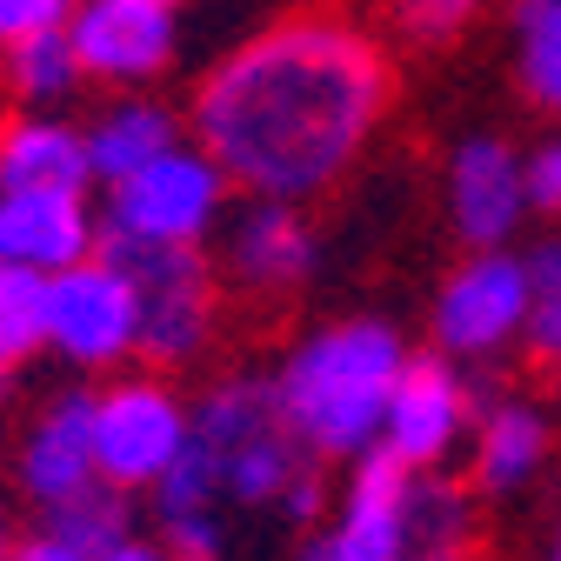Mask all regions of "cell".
Segmentation results:
<instances>
[{"instance_id":"1","label":"cell","mask_w":561,"mask_h":561,"mask_svg":"<svg viewBox=\"0 0 561 561\" xmlns=\"http://www.w3.org/2000/svg\"><path fill=\"white\" fill-rule=\"evenodd\" d=\"M388 107V54L347 14H295L228 54L194 94L207 161L261 201H301L347 174Z\"/></svg>"},{"instance_id":"2","label":"cell","mask_w":561,"mask_h":561,"mask_svg":"<svg viewBox=\"0 0 561 561\" xmlns=\"http://www.w3.org/2000/svg\"><path fill=\"white\" fill-rule=\"evenodd\" d=\"M401 368H408V355H401L394 328H381V321H341V328L308 334L288 355V368L274 375L295 442L308 455L375 448Z\"/></svg>"},{"instance_id":"3","label":"cell","mask_w":561,"mask_h":561,"mask_svg":"<svg viewBox=\"0 0 561 561\" xmlns=\"http://www.w3.org/2000/svg\"><path fill=\"white\" fill-rule=\"evenodd\" d=\"M187 442L207 455L221 495L234 502H280V488L301 474V442L288 428V408L267 375H228L215 381L194 414H187Z\"/></svg>"},{"instance_id":"4","label":"cell","mask_w":561,"mask_h":561,"mask_svg":"<svg viewBox=\"0 0 561 561\" xmlns=\"http://www.w3.org/2000/svg\"><path fill=\"white\" fill-rule=\"evenodd\" d=\"M94 254L114 261L134 288V347L154 368L194 362L207 334H215V274H207L201 248L187 241H140L121 228L94 234Z\"/></svg>"},{"instance_id":"5","label":"cell","mask_w":561,"mask_h":561,"mask_svg":"<svg viewBox=\"0 0 561 561\" xmlns=\"http://www.w3.org/2000/svg\"><path fill=\"white\" fill-rule=\"evenodd\" d=\"M187 442V414L161 381H114L94 394V474L114 488H154Z\"/></svg>"},{"instance_id":"6","label":"cell","mask_w":561,"mask_h":561,"mask_svg":"<svg viewBox=\"0 0 561 561\" xmlns=\"http://www.w3.org/2000/svg\"><path fill=\"white\" fill-rule=\"evenodd\" d=\"M221 168L207 161V154H154L140 174H127L114 187V207H107V228L121 234H140V241H201L207 221H215V207H221Z\"/></svg>"},{"instance_id":"7","label":"cell","mask_w":561,"mask_h":561,"mask_svg":"<svg viewBox=\"0 0 561 561\" xmlns=\"http://www.w3.org/2000/svg\"><path fill=\"white\" fill-rule=\"evenodd\" d=\"M47 341L81 368L121 362L134 347V288H127V274L114 261H101V254L47 274Z\"/></svg>"},{"instance_id":"8","label":"cell","mask_w":561,"mask_h":561,"mask_svg":"<svg viewBox=\"0 0 561 561\" xmlns=\"http://www.w3.org/2000/svg\"><path fill=\"white\" fill-rule=\"evenodd\" d=\"M535 295H528V274L522 261L508 254H474L448 288H442V308H435V341L448 355H488L502 347L508 334H522Z\"/></svg>"},{"instance_id":"9","label":"cell","mask_w":561,"mask_h":561,"mask_svg":"<svg viewBox=\"0 0 561 561\" xmlns=\"http://www.w3.org/2000/svg\"><path fill=\"white\" fill-rule=\"evenodd\" d=\"M81 54V75H101V81H140L174 54V21L154 0H88L81 21L67 27Z\"/></svg>"},{"instance_id":"10","label":"cell","mask_w":561,"mask_h":561,"mask_svg":"<svg viewBox=\"0 0 561 561\" xmlns=\"http://www.w3.org/2000/svg\"><path fill=\"white\" fill-rule=\"evenodd\" d=\"M468 401H474V394H468V381H461L448 362L421 355V362H408L401 381H394V401H388V421H381V442H388L408 468H428V461L448 455V442H455V428H461Z\"/></svg>"},{"instance_id":"11","label":"cell","mask_w":561,"mask_h":561,"mask_svg":"<svg viewBox=\"0 0 561 561\" xmlns=\"http://www.w3.org/2000/svg\"><path fill=\"white\" fill-rule=\"evenodd\" d=\"M448 201H455V228L468 248H495L508 241V228L522 221V201H528V181L515 168V154L502 140H461L455 148V168H448Z\"/></svg>"},{"instance_id":"12","label":"cell","mask_w":561,"mask_h":561,"mask_svg":"<svg viewBox=\"0 0 561 561\" xmlns=\"http://www.w3.org/2000/svg\"><path fill=\"white\" fill-rule=\"evenodd\" d=\"M94 254V221L81 194H0V261L8 267H34V274H60Z\"/></svg>"},{"instance_id":"13","label":"cell","mask_w":561,"mask_h":561,"mask_svg":"<svg viewBox=\"0 0 561 561\" xmlns=\"http://www.w3.org/2000/svg\"><path fill=\"white\" fill-rule=\"evenodd\" d=\"M408 481H414V468H408L388 442H381V448H362L355 481H347V515H341V528L328 535L341 561H394V554H401Z\"/></svg>"},{"instance_id":"14","label":"cell","mask_w":561,"mask_h":561,"mask_svg":"<svg viewBox=\"0 0 561 561\" xmlns=\"http://www.w3.org/2000/svg\"><path fill=\"white\" fill-rule=\"evenodd\" d=\"M94 481V394H60L21 448V488L54 508Z\"/></svg>"},{"instance_id":"15","label":"cell","mask_w":561,"mask_h":561,"mask_svg":"<svg viewBox=\"0 0 561 561\" xmlns=\"http://www.w3.org/2000/svg\"><path fill=\"white\" fill-rule=\"evenodd\" d=\"M94 181L88 168V134L60 121H8L0 127V194H81Z\"/></svg>"},{"instance_id":"16","label":"cell","mask_w":561,"mask_h":561,"mask_svg":"<svg viewBox=\"0 0 561 561\" xmlns=\"http://www.w3.org/2000/svg\"><path fill=\"white\" fill-rule=\"evenodd\" d=\"M228 261H234V274L248 280L254 295H288V288H301L308 267H314V234H308V221L295 215L288 201H261L254 215L234 228Z\"/></svg>"},{"instance_id":"17","label":"cell","mask_w":561,"mask_h":561,"mask_svg":"<svg viewBox=\"0 0 561 561\" xmlns=\"http://www.w3.org/2000/svg\"><path fill=\"white\" fill-rule=\"evenodd\" d=\"M468 541H474L468 495H461L455 481L414 468L408 508H401V554L394 561H468Z\"/></svg>"},{"instance_id":"18","label":"cell","mask_w":561,"mask_h":561,"mask_svg":"<svg viewBox=\"0 0 561 561\" xmlns=\"http://www.w3.org/2000/svg\"><path fill=\"white\" fill-rule=\"evenodd\" d=\"M541 448H548V428H541L535 408H522V401L488 408L481 448H474V481L488 488V495H508V488H522V481L535 474Z\"/></svg>"},{"instance_id":"19","label":"cell","mask_w":561,"mask_h":561,"mask_svg":"<svg viewBox=\"0 0 561 561\" xmlns=\"http://www.w3.org/2000/svg\"><path fill=\"white\" fill-rule=\"evenodd\" d=\"M168 148H174V121L161 107H148V101H134V107H114L88 134V168H94V181L121 187L127 174H140V168H148L154 154H168Z\"/></svg>"},{"instance_id":"20","label":"cell","mask_w":561,"mask_h":561,"mask_svg":"<svg viewBox=\"0 0 561 561\" xmlns=\"http://www.w3.org/2000/svg\"><path fill=\"white\" fill-rule=\"evenodd\" d=\"M127 488H114V481H88L81 495H67V502H54L47 508V535L54 541H67L81 561H101L107 548H121L127 541Z\"/></svg>"},{"instance_id":"21","label":"cell","mask_w":561,"mask_h":561,"mask_svg":"<svg viewBox=\"0 0 561 561\" xmlns=\"http://www.w3.org/2000/svg\"><path fill=\"white\" fill-rule=\"evenodd\" d=\"M41 341H47V274L0 261V394Z\"/></svg>"},{"instance_id":"22","label":"cell","mask_w":561,"mask_h":561,"mask_svg":"<svg viewBox=\"0 0 561 561\" xmlns=\"http://www.w3.org/2000/svg\"><path fill=\"white\" fill-rule=\"evenodd\" d=\"M75 81H81V54H75V41H67V27L27 34V41L8 47V94L14 101L47 107V101H60Z\"/></svg>"},{"instance_id":"23","label":"cell","mask_w":561,"mask_h":561,"mask_svg":"<svg viewBox=\"0 0 561 561\" xmlns=\"http://www.w3.org/2000/svg\"><path fill=\"white\" fill-rule=\"evenodd\" d=\"M522 88L541 114H561V0H515Z\"/></svg>"},{"instance_id":"24","label":"cell","mask_w":561,"mask_h":561,"mask_svg":"<svg viewBox=\"0 0 561 561\" xmlns=\"http://www.w3.org/2000/svg\"><path fill=\"white\" fill-rule=\"evenodd\" d=\"M215 502H221L215 468H207V455H201L194 442H181V455H174V461H168V474L154 481V515H161V528L215 515Z\"/></svg>"},{"instance_id":"25","label":"cell","mask_w":561,"mask_h":561,"mask_svg":"<svg viewBox=\"0 0 561 561\" xmlns=\"http://www.w3.org/2000/svg\"><path fill=\"white\" fill-rule=\"evenodd\" d=\"M474 8L481 0H394V14H401V27L414 34V41H448V34H461L468 21H474Z\"/></svg>"},{"instance_id":"26","label":"cell","mask_w":561,"mask_h":561,"mask_svg":"<svg viewBox=\"0 0 561 561\" xmlns=\"http://www.w3.org/2000/svg\"><path fill=\"white\" fill-rule=\"evenodd\" d=\"M67 8H75V0H0V47L47 34V27H67Z\"/></svg>"},{"instance_id":"27","label":"cell","mask_w":561,"mask_h":561,"mask_svg":"<svg viewBox=\"0 0 561 561\" xmlns=\"http://www.w3.org/2000/svg\"><path fill=\"white\" fill-rule=\"evenodd\" d=\"M522 334H528V355L535 362H561V295L535 301L528 321H522Z\"/></svg>"},{"instance_id":"28","label":"cell","mask_w":561,"mask_h":561,"mask_svg":"<svg viewBox=\"0 0 561 561\" xmlns=\"http://www.w3.org/2000/svg\"><path fill=\"white\" fill-rule=\"evenodd\" d=\"M522 181H528V201H535V207H561V140L528 161V174H522Z\"/></svg>"},{"instance_id":"29","label":"cell","mask_w":561,"mask_h":561,"mask_svg":"<svg viewBox=\"0 0 561 561\" xmlns=\"http://www.w3.org/2000/svg\"><path fill=\"white\" fill-rule=\"evenodd\" d=\"M522 274H528V295H535V301L561 295V241H541V248L522 261Z\"/></svg>"},{"instance_id":"30","label":"cell","mask_w":561,"mask_h":561,"mask_svg":"<svg viewBox=\"0 0 561 561\" xmlns=\"http://www.w3.org/2000/svg\"><path fill=\"white\" fill-rule=\"evenodd\" d=\"M321 495H328L321 474L301 461V474H295L288 488H280V508H288V522H314V515H321Z\"/></svg>"},{"instance_id":"31","label":"cell","mask_w":561,"mask_h":561,"mask_svg":"<svg viewBox=\"0 0 561 561\" xmlns=\"http://www.w3.org/2000/svg\"><path fill=\"white\" fill-rule=\"evenodd\" d=\"M8 561H81V554L67 548V541H54V535L41 528V535H34V541H21V548H14Z\"/></svg>"},{"instance_id":"32","label":"cell","mask_w":561,"mask_h":561,"mask_svg":"<svg viewBox=\"0 0 561 561\" xmlns=\"http://www.w3.org/2000/svg\"><path fill=\"white\" fill-rule=\"evenodd\" d=\"M101 561H174V554H161V548H148V541H121V548H107Z\"/></svg>"},{"instance_id":"33","label":"cell","mask_w":561,"mask_h":561,"mask_svg":"<svg viewBox=\"0 0 561 561\" xmlns=\"http://www.w3.org/2000/svg\"><path fill=\"white\" fill-rule=\"evenodd\" d=\"M301 561H341V554H334V541H314V548H308Z\"/></svg>"},{"instance_id":"34","label":"cell","mask_w":561,"mask_h":561,"mask_svg":"<svg viewBox=\"0 0 561 561\" xmlns=\"http://www.w3.org/2000/svg\"><path fill=\"white\" fill-rule=\"evenodd\" d=\"M8 554H14V548H8V528H0V561H8Z\"/></svg>"},{"instance_id":"35","label":"cell","mask_w":561,"mask_h":561,"mask_svg":"<svg viewBox=\"0 0 561 561\" xmlns=\"http://www.w3.org/2000/svg\"><path fill=\"white\" fill-rule=\"evenodd\" d=\"M154 8H174V0H154Z\"/></svg>"},{"instance_id":"36","label":"cell","mask_w":561,"mask_h":561,"mask_svg":"<svg viewBox=\"0 0 561 561\" xmlns=\"http://www.w3.org/2000/svg\"><path fill=\"white\" fill-rule=\"evenodd\" d=\"M554 561H561V541H554Z\"/></svg>"}]
</instances>
